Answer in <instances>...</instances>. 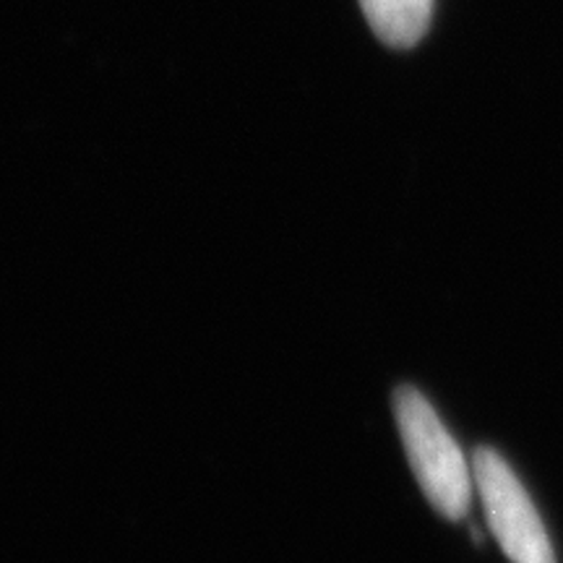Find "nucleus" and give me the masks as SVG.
<instances>
[{
	"instance_id": "nucleus-2",
	"label": "nucleus",
	"mask_w": 563,
	"mask_h": 563,
	"mask_svg": "<svg viewBox=\"0 0 563 563\" xmlns=\"http://www.w3.org/2000/svg\"><path fill=\"white\" fill-rule=\"evenodd\" d=\"M473 475L488 527L504 553L514 563H555L543 519L504 456L490 449H477L473 456Z\"/></svg>"
},
{
	"instance_id": "nucleus-3",
	"label": "nucleus",
	"mask_w": 563,
	"mask_h": 563,
	"mask_svg": "<svg viewBox=\"0 0 563 563\" xmlns=\"http://www.w3.org/2000/svg\"><path fill=\"white\" fill-rule=\"evenodd\" d=\"M371 30L389 47H415L433 21V0H361Z\"/></svg>"
},
{
	"instance_id": "nucleus-1",
	"label": "nucleus",
	"mask_w": 563,
	"mask_h": 563,
	"mask_svg": "<svg viewBox=\"0 0 563 563\" xmlns=\"http://www.w3.org/2000/svg\"><path fill=\"white\" fill-rule=\"evenodd\" d=\"M394 415L407 460L422 493L446 519H462L470 511L475 493L473 464L464 460L454 435L426 397L412 386L394 394Z\"/></svg>"
}]
</instances>
